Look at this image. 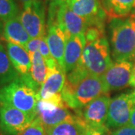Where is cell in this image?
<instances>
[{"label":"cell","instance_id":"cell-1","mask_svg":"<svg viewBox=\"0 0 135 135\" xmlns=\"http://www.w3.org/2000/svg\"><path fill=\"white\" fill-rule=\"evenodd\" d=\"M68 107L77 113L83 107L102 95H109L101 76L94 75L80 65L66 74L61 92Z\"/></svg>","mask_w":135,"mask_h":135},{"label":"cell","instance_id":"cell-2","mask_svg":"<svg viewBox=\"0 0 135 135\" xmlns=\"http://www.w3.org/2000/svg\"><path fill=\"white\" fill-rule=\"evenodd\" d=\"M39 89L31 75L19 76L0 89V104L15 107L35 118Z\"/></svg>","mask_w":135,"mask_h":135},{"label":"cell","instance_id":"cell-3","mask_svg":"<svg viewBox=\"0 0 135 135\" xmlns=\"http://www.w3.org/2000/svg\"><path fill=\"white\" fill-rule=\"evenodd\" d=\"M112 56L116 62L132 61L135 58V16L113 19L110 24Z\"/></svg>","mask_w":135,"mask_h":135},{"label":"cell","instance_id":"cell-4","mask_svg":"<svg viewBox=\"0 0 135 135\" xmlns=\"http://www.w3.org/2000/svg\"><path fill=\"white\" fill-rule=\"evenodd\" d=\"M54 23L62 30L66 38L71 35L85 34L88 26L87 20L75 14L67 2L52 1L49 7L47 25Z\"/></svg>","mask_w":135,"mask_h":135},{"label":"cell","instance_id":"cell-5","mask_svg":"<svg viewBox=\"0 0 135 135\" xmlns=\"http://www.w3.org/2000/svg\"><path fill=\"white\" fill-rule=\"evenodd\" d=\"M80 64L91 74L101 76L113 64L106 37L86 42Z\"/></svg>","mask_w":135,"mask_h":135},{"label":"cell","instance_id":"cell-6","mask_svg":"<svg viewBox=\"0 0 135 135\" xmlns=\"http://www.w3.org/2000/svg\"><path fill=\"white\" fill-rule=\"evenodd\" d=\"M36 113L45 129L63 122L73 120L77 116L69 110L61 93L47 99H39L36 106Z\"/></svg>","mask_w":135,"mask_h":135},{"label":"cell","instance_id":"cell-7","mask_svg":"<svg viewBox=\"0 0 135 135\" xmlns=\"http://www.w3.org/2000/svg\"><path fill=\"white\" fill-rule=\"evenodd\" d=\"M19 18L31 38L45 37L46 23L44 5L41 0L23 4Z\"/></svg>","mask_w":135,"mask_h":135},{"label":"cell","instance_id":"cell-8","mask_svg":"<svg viewBox=\"0 0 135 135\" xmlns=\"http://www.w3.org/2000/svg\"><path fill=\"white\" fill-rule=\"evenodd\" d=\"M35 118L15 107L0 104V131L4 135H18Z\"/></svg>","mask_w":135,"mask_h":135},{"label":"cell","instance_id":"cell-9","mask_svg":"<svg viewBox=\"0 0 135 135\" xmlns=\"http://www.w3.org/2000/svg\"><path fill=\"white\" fill-rule=\"evenodd\" d=\"M134 107L131 93H123L112 98L108 107L106 126L119 128L129 124L131 113Z\"/></svg>","mask_w":135,"mask_h":135},{"label":"cell","instance_id":"cell-10","mask_svg":"<svg viewBox=\"0 0 135 135\" xmlns=\"http://www.w3.org/2000/svg\"><path fill=\"white\" fill-rule=\"evenodd\" d=\"M134 64L131 61L116 62L101 77L107 92L117 91L130 86V80Z\"/></svg>","mask_w":135,"mask_h":135},{"label":"cell","instance_id":"cell-11","mask_svg":"<svg viewBox=\"0 0 135 135\" xmlns=\"http://www.w3.org/2000/svg\"><path fill=\"white\" fill-rule=\"evenodd\" d=\"M110 100L109 95H102L83 107L76 115L82 118L88 126H106Z\"/></svg>","mask_w":135,"mask_h":135},{"label":"cell","instance_id":"cell-12","mask_svg":"<svg viewBox=\"0 0 135 135\" xmlns=\"http://www.w3.org/2000/svg\"><path fill=\"white\" fill-rule=\"evenodd\" d=\"M68 5L75 14L86 19L88 23L104 22L107 14L100 0H69Z\"/></svg>","mask_w":135,"mask_h":135},{"label":"cell","instance_id":"cell-13","mask_svg":"<svg viewBox=\"0 0 135 135\" xmlns=\"http://www.w3.org/2000/svg\"><path fill=\"white\" fill-rule=\"evenodd\" d=\"M85 35H71L66 38L64 63L66 74L73 71L78 65L86 45Z\"/></svg>","mask_w":135,"mask_h":135},{"label":"cell","instance_id":"cell-14","mask_svg":"<svg viewBox=\"0 0 135 135\" xmlns=\"http://www.w3.org/2000/svg\"><path fill=\"white\" fill-rule=\"evenodd\" d=\"M66 81V73L61 67L49 69L45 81L38 92L39 99H47L61 93Z\"/></svg>","mask_w":135,"mask_h":135},{"label":"cell","instance_id":"cell-15","mask_svg":"<svg viewBox=\"0 0 135 135\" xmlns=\"http://www.w3.org/2000/svg\"><path fill=\"white\" fill-rule=\"evenodd\" d=\"M46 41L50 51L59 66L65 70L64 55L66 44V36L56 23L47 25V34Z\"/></svg>","mask_w":135,"mask_h":135},{"label":"cell","instance_id":"cell-16","mask_svg":"<svg viewBox=\"0 0 135 135\" xmlns=\"http://www.w3.org/2000/svg\"><path fill=\"white\" fill-rule=\"evenodd\" d=\"M7 53L13 66L20 76L25 77L30 75L31 57L23 47L8 42Z\"/></svg>","mask_w":135,"mask_h":135},{"label":"cell","instance_id":"cell-17","mask_svg":"<svg viewBox=\"0 0 135 135\" xmlns=\"http://www.w3.org/2000/svg\"><path fill=\"white\" fill-rule=\"evenodd\" d=\"M2 34L5 40L8 42L17 44L23 47L31 39L19 17L5 22Z\"/></svg>","mask_w":135,"mask_h":135},{"label":"cell","instance_id":"cell-18","mask_svg":"<svg viewBox=\"0 0 135 135\" xmlns=\"http://www.w3.org/2000/svg\"><path fill=\"white\" fill-rule=\"evenodd\" d=\"M86 123L79 116L71 121L63 122L46 129L47 135H83Z\"/></svg>","mask_w":135,"mask_h":135},{"label":"cell","instance_id":"cell-19","mask_svg":"<svg viewBox=\"0 0 135 135\" xmlns=\"http://www.w3.org/2000/svg\"><path fill=\"white\" fill-rule=\"evenodd\" d=\"M101 5L111 19L126 17L135 7V0H101Z\"/></svg>","mask_w":135,"mask_h":135},{"label":"cell","instance_id":"cell-20","mask_svg":"<svg viewBox=\"0 0 135 135\" xmlns=\"http://www.w3.org/2000/svg\"><path fill=\"white\" fill-rule=\"evenodd\" d=\"M4 47L0 44V89L19 77Z\"/></svg>","mask_w":135,"mask_h":135},{"label":"cell","instance_id":"cell-21","mask_svg":"<svg viewBox=\"0 0 135 135\" xmlns=\"http://www.w3.org/2000/svg\"><path fill=\"white\" fill-rule=\"evenodd\" d=\"M30 57H31L30 75L34 82L39 87H41L47 78L49 68L46 64L44 59L41 55V53H39V51L31 54Z\"/></svg>","mask_w":135,"mask_h":135},{"label":"cell","instance_id":"cell-22","mask_svg":"<svg viewBox=\"0 0 135 135\" xmlns=\"http://www.w3.org/2000/svg\"><path fill=\"white\" fill-rule=\"evenodd\" d=\"M19 13L15 0H0V20L6 22L17 17Z\"/></svg>","mask_w":135,"mask_h":135},{"label":"cell","instance_id":"cell-23","mask_svg":"<svg viewBox=\"0 0 135 135\" xmlns=\"http://www.w3.org/2000/svg\"><path fill=\"white\" fill-rule=\"evenodd\" d=\"M84 35L86 42H92L105 37L104 24H89Z\"/></svg>","mask_w":135,"mask_h":135},{"label":"cell","instance_id":"cell-24","mask_svg":"<svg viewBox=\"0 0 135 135\" xmlns=\"http://www.w3.org/2000/svg\"><path fill=\"white\" fill-rule=\"evenodd\" d=\"M38 51L39 53H41V55L43 56V58L44 59L49 69H53V68L58 67V63L56 62V61L53 58L52 54L50 51L48 44L46 41V37H44L41 40Z\"/></svg>","mask_w":135,"mask_h":135},{"label":"cell","instance_id":"cell-25","mask_svg":"<svg viewBox=\"0 0 135 135\" xmlns=\"http://www.w3.org/2000/svg\"><path fill=\"white\" fill-rule=\"evenodd\" d=\"M18 135H47V134L44 126L36 116L31 125Z\"/></svg>","mask_w":135,"mask_h":135},{"label":"cell","instance_id":"cell-26","mask_svg":"<svg viewBox=\"0 0 135 135\" xmlns=\"http://www.w3.org/2000/svg\"><path fill=\"white\" fill-rule=\"evenodd\" d=\"M112 133L106 126H88L85 128L83 135H111Z\"/></svg>","mask_w":135,"mask_h":135},{"label":"cell","instance_id":"cell-27","mask_svg":"<svg viewBox=\"0 0 135 135\" xmlns=\"http://www.w3.org/2000/svg\"><path fill=\"white\" fill-rule=\"evenodd\" d=\"M41 38H31L29 41V42L26 44L24 48L27 50V52L29 53V55L38 51L39 45H40V42H41Z\"/></svg>","mask_w":135,"mask_h":135},{"label":"cell","instance_id":"cell-28","mask_svg":"<svg viewBox=\"0 0 135 135\" xmlns=\"http://www.w3.org/2000/svg\"><path fill=\"white\" fill-rule=\"evenodd\" d=\"M111 135H135V128L130 125L122 126L112 132Z\"/></svg>","mask_w":135,"mask_h":135},{"label":"cell","instance_id":"cell-29","mask_svg":"<svg viewBox=\"0 0 135 135\" xmlns=\"http://www.w3.org/2000/svg\"><path fill=\"white\" fill-rule=\"evenodd\" d=\"M130 86L135 88V63L134 64L133 68H132V72H131L130 80Z\"/></svg>","mask_w":135,"mask_h":135},{"label":"cell","instance_id":"cell-30","mask_svg":"<svg viewBox=\"0 0 135 135\" xmlns=\"http://www.w3.org/2000/svg\"><path fill=\"white\" fill-rule=\"evenodd\" d=\"M130 126H133L135 128V106L133 107L132 110H131V113L130 121H129V124Z\"/></svg>","mask_w":135,"mask_h":135},{"label":"cell","instance_id":"cell-31","mask_svg":"<svg viewBox=\"0 0 135 135\" xmlns=\"http://www.w3.org/2000/svg\"><path fill=\"white\" fill-rule=\"evenodd\" d=\"M131 96H132V99H133V101H134V104L135 106V90L133 91V92H131Z\"/></svg>","mask_w":135,"mask_h":135},{"label":"cell","instance_id":"cell-32","mask_svg":"<svg viewBox=\"0 0 135 135\" xmlns=\"http://www.w3.org/2000/svg\"><path fill=\"white\" fill-rule=\"evenodd\" d=\"M3 28H4V26L2 25V22H1V20H0V33L3 32Z\"/></svg>","mask_w":135,"mask_h":135},{"label":"cell","instance_id":"cell-33","mask_svg":"<svg viewBox=\"0 0 135 135\" xmlns=\"http://www.w3.org/2000/svg\"><path fill=\"white\" fill-rule=\"evenodd\" d=\"M20 1H21L23 4H26V3H28V2H32V1H35V0H20Z\"/></svg>","mask_w":135,"mask_h":135},{"label":"cell","instance_id":"cell-34","mask_svg":"<svg viewBox=\"0 0 135 135\" xmlns=\"http://www.w3.org/2000/svg\"><path fill=\"white\" fill-rule=\"evenodd\" d=\"M52 1H54V2H67L69 1V0H52Z\"/></svg>","mask_w":135,"mask_h":135},{"label":"cell","instance_id":"cell-35","mask_svg":"<svg viewBox=\"0 0 135 135\" xmlns=\"http://www.w3.org/2000/svg\"><path fill=\"white\" fill-rule=\"evenodd\" d=\"M134 60H135V58H134Z\"/></svg>","mask_w":135,"mask_h":135},{"label":"cell","instance_id":"cell-36","mask_svg":"<svg viewBox=\"0 0 135 135\" xmlns=\"http://www.w3.org/2000/svg\"><path fill=\"white\" fill-rule=\"evenodd\" d=\"M134 16H135V15H134Z\"/></svg>","mask_w":135,"mask_h":135}]
</instances>
